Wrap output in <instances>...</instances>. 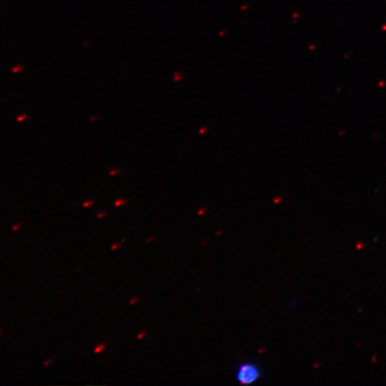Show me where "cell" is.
<instances>
[{"label":"cell","instance_id":"cell-1","mask_svg":"<svg viewBox=\"0 0 386 386\" xmlns=\"http://www.w3.org/2000/svg\"><path fill=\"white\" fill-rule=\"evenodd\" d=\"M261 378V370L257 365L243 363L239 367L236 373V379L243 385L253 384Z\"/></svg>","mask_w":386,"mask_h":386},{"label":"cell","instance_id":"cell-2","mask_svg":"<svg viewBox=\"0 0 386 386\" xmlns=\"http://www.w3.org/2000/svg\"><path fill=\"white\" fill-rule=\"evenodd\" d=\"M105 348H107V346L104 343H99V345L96 346L94 352L96 354H101V352L105 351Z\"/></svg>","mask_w":386,"mask_h":386},{"label":"cell","instance_id":"cell-3","mask_svg":"<svg viewBox=\"0 0 386 386\" xmlns=\"http://www.w3.org/2000/svg\"><path fill=\"white\" fill-rule=\"evenodd\" d=\"M23 225L21 223H17V224L14 225L12 226V230L13 231H18L21 227H22Z\"/></svg>","mask_w":386,"mask_h":386},{"label":"cell","instance_id":"cell-4","mask_svg":"<svg viewBox=\"0 0 386 386\" xmlns=\"http://www.w3.org/2000/svg\"><path fill=\"white\" fill-rule=\"evenodd\" d=\"M121 247H122V244H121L119 243H113V245L111 246V250H116L120 249Z\"/></svg>","mask_w":386,"mask_h":386},{"label":"cell","instance_id":"cell-5","mask_svg":"<svg viewBox=\"0 0 386 386\" xmlns=\"http://www.w3.org/2000/svg\"><path fill=\"white\" fill-rule=\"evenodd\" d=\"M107 215H108V212L96 213V217H98L99 219H103V217L107 216Z\"/></svg>","mask_w":386,"mask_h":386},{"label":"cell","instance_id":"cell-6","mask_svg":"<svg viewBox=\"0 0 386 386\" xmlns=\"http://www.w3.org/2000/svg\"><path fill=\"white\" fill-rule=\"evenodd\" d=\"M92 204H94V201H85L83 203V207H89L90 206H92Z\"/></svg>","mask_w":386,"mask_h":386},{"label":"cell","instance_id":"cell-7","mask_svg":"<svg viewBox=\"0 0 386 386\" xmlns=\"http://www.w3.org/2000/svg\"><path fill=\"white\" fill-rule=\"evenodd\" d=\"M125 202H126L125 200H119V201H116V204H114V205H116V207H119V206H122V205L125 204Z\"/></svg>","mask_w":386,"mask_h":386},{"label":"cell","instance_id":"cell-8","mask_svg":"<svg viewBox=\"0 0 386 386\" xmlns=\"http://www.w3.org/2000/svg\"><path fill=\"white\" fill-rule=\"evenodd\" d=\"M52 362H53L52 358H48L47 361L44 362V367L50 366V365L52 363Z\"/></svg>","mask_w":386,"mask_h":386},{"label":"cell","instance_id":"cell-9","mask_svg":"<svg viewBox=\"0 0 386 386\" xmlns=\"http://www.w3.org/2000/svg\"><path fill=\"white\" fill-rule=\"evenodd\" d=\"M144 336V334H141L140 336H138V339H141V338H143Z\"/></svg>","mask_w":386,"mask_h":386},{"label":"cell","instance_id":"cell-10","mask_svg":"<svg viewBox=\"0 0 386 386\" xmlns=\"http://www.w3.org/2000/svg\"><path fill=\"white\" fill-rule=\"evenodd\" d=\"M135 301H135V298H134V300H132V301H130V304H134L135 303Z\"/></svg>","mask_w":386,"mask_h":386},{"label":"cell","instance_id":"cell-11","mask_svg":"<svg viewBox=\"0 0 386 386\" xmlns=\"http://www.w3.org/2000/svg\"><path fill=\"white\" fill-rule=\"evenodd\" d=\"M1 334H2V331L0 330V336H1Z\"/></svg>","mask_w":386,"mask_h":386}]
</instances>
